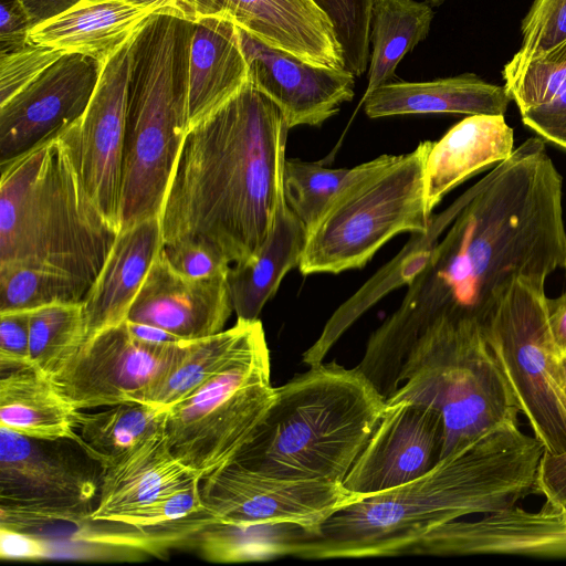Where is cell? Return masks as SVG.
<instances>
[{
  "label": "cell",
  "mask_w": 566,
  "mask_h": 566,
  "mask_svg": "<svg viewBox=\"0 0 566 566\" xmlns=\"http://www.w3.org/2000/svg\"><path fill=\"white\" fill-rule=\"evenodd\" d=\"M0 165V266L42 268L92 285L119 228L88 193L62 132Z\"/></svg>",
  "instance_id": "5b68a950"
},
{
  "label": "cell",
  "mask_w": 566,
  "mask_h": 566,
  "mask_svg": "<svg viewBox=\"0 0 566 566\" xmlns=\"http://www.w3.org/2000/svg\"><path fill=\"white\" fill-rule=\"evenodd\" d=\"M385 407L386 398L356 367L310 366L275 388L231 463L277 478L342 484Z\"/></svg>",
  "instance_id": "277c9868"
},
{
  "label": "cell",
  "mask_w": 566,
  "mask_h": 566,
  "mask_svg": "<svg viewBox=\"0 0 566 566\" xmlns=\"http://www.w3.org/2000/svg\"><path fill=\"white\" fill-rule=\"evenodd\" d=\"M522 43L512 57L543 55L566 41V0H534L521 23Z\"/></svg>",
  "instance_id": "d590c367"
},
{
  "label": "cell",
  "mask_w": 566,
  "mask_h": 566,
  "mask_svg": "<svg viewBox=\"0 0 566 566\" xmlns=\"http://www.w3.org/2000/svg\"><path fill=\"white\" fill-rule=\"evenodd\" d=\"M502 76L523 124L566 151V41L536 57L511 59Z\"/></svg>",
  "instance_id": "4316f807"
},
{
  "label": "cell",
  "mask_w": 566,
  "mask_h": 566,
  "mask_svg": "<svg viewBox=\"0 0 566 566\" xmlns=\"http://www.w3.org/2000/svg\"><path fill=\"white\" fill-rule=\"evenodd\" d=\"M94 522L138 530L143 520L171 494L200 478L158 433L101 468Z\"/></svg>",
  "instance_id": "ac0fdd59"
},
{
  "label": "cell",
  "mask_w": 566,
  "mask_h": 566,
  "mask_svg": "<svg viewBox=\"0 0 566 566\" xmlns=\"http://www.w3.org/2000/svg\"><path fill=\"white\" fill-rule=\"evenodd\" d=\"M103 64L65 53L0 105V164L57 135L86 111Z\"/></svg>",
  "instance_id": "9a60e30c"
},
{
  "label": "cell",
  "mask_w": 566,
  "mask_h": 566,
  "mask_svg": "<svg viewBox=\"0 0 566 566\" xmlns=\"http://www.w3.org/2000/svg\"><path fill=\"white\" fill-rule=\"evenodd\" d=\"M55 442L0 426V526L36 533L92 522L99 478Z\"/></svg>",
  "instance_id": "8fae6325"
},
{
  "label": "cell",
  "mask_w": 566,
  "mask_h": 566,
  "mask_svg": "<svg viewBox=\"0 0 566 566\" xmlns=\"http://www.w3.org/2000/svg\"><path fill=\"white\" fill-rule=\"evenodd\" d=\"M135 7L150 10L155 14H170L186 18L177 0H119ZM187 19V18H186Z\"/></svg>",
  "instance_id": "bcb514c9"
},
{
  "label": "cell",
  "mask_w": 566,
  "mask_h": 566,
  "mask_svg": "<svg viewBox=\"0 0 566 566\" xmlns=\"http://www.w3.org/2000/svg\"><path fill=\"white\" fill-rule=\"evenodd\" d=\"M91 284L75 276L27 265L0 266V312L33 311L84 301Z\"/></svg>",
  "instance_id": "836d02e7"
},
{
  "label": "cell",
  "mask_w": 566,
  "mask_h": 566,
  "mask_svg": "<svg viewBox=\"0 0 566 566\" xmlns=\"http://www.w3.org/2000/svg\"><path fill=\"white\" fill-rule=\"evenodd\" d=\"M294 526H240L212 521L199 530L190 545L198 555L211 563H243L289 556Z\"/></svg>",
  "instance_id": "1f68e13d"
},
{
  "label": "cell",
  "mask_w": 566,
  "mask_h": 566,
  "mask_svg": "<svg viewBox=\"0 0 566 566\" xmlns=\"http://www.w3.org/2000/svg\"><path fill=\"white\" fill-rule=\"evenodd\" d=\"M150 10L119 0H81L29 32L30 42L91 56L103 65L136 36Z\"/></svg>",
  "instance_id": "7402d4cb"
},
{
  "label": "cell",
  "mask_w": 566,
  "mask_h": 566,
  "mask_svg": "<svg viewBox=\"0 0 566 566\" xmlns=\"http://www.w3.org/2000/svg\"><path fill=\"white\" fill-rule=\"evenodd\" d=\"M85 338L83 301L53 303L31 311L30 361L48 377L70 360Z\"/></svg>",
  "instance_id": "d6a6232c"
},
{
  "label": "cell",
  "mask_w": 566,
  "mask_h": 566,
  "mask_svg": "<svg viewBox=\"0 0 566 566\" xmlns=\"http://www.w3.org/2000/svg\"><path fill=\"white\" fill-rule=\"evenodd\" d=\"M264 329L197 391L168 408L171 450L200 480L230 464L274 397Z\"/></svg>",
  "instance_id": "30bf717a"
},
{
  "label": "cell",
  "mask_w": 566,
  "mask_h": 566,
  "mask_svg": "<svg viewBox=\"0 0 566 566\" xmlns=\"http://www.w3.org/2000/svg\"><path fill=\"white\" fill-rule=\"evenodd\" d=\"M0 55L15 52L30 43V20L18 0H1Z\"/></svg>",
  "instance_id": "b9f144b4"
},
{
  "label": "cell",
  "mask_w": 566,
  "mask_h": 566,
  "mask_svg": "<svg viewBox=\"0 0 566 566\" xmlns=\"http://www.w3.org/2000/svg\"><path fill=\"white\" fill-rule=\"evenodd\" d=\"M533 436L545 452L566 451V389L545 284L515 280L481 325Z\"/></svg>",
  "instance_id": "9c48e42d"
},
{
  "label": "cell",
  "mask_w": 566,
  "mask_h": 566,
  "mask_svg": "<svg viewBox=\"0 0 566 566\" xmlns=\"http://www.w3.org/2000/svg\"><path fill=\"white\" fill-rule=\"evenodd\" d=\"M547 314L555 343L563 356H566V290L555 298L547 297Z\"/></svg>",
  "instance_id": "ee69618b"
},
{
  "label": "cell",
  "mask_w": 566,
  "mask_h": 566,
  "mask_svg": "<svg viewBox=\"0 0 566 566\" xmlns=\"http://www.w3.org/2000/svg\"><path fill=\"white\" fill-rule=\"evenodd\" d=\"M560 369H562V376H563V380H564V386H565V389H566V356L562 357Z\"/></svg>",
  "instance_id": "7dc6e473"
},
{
  "label": "cell",
  "mask_w": 566,
  "mask_h": 566,
  "mask_svg": "<svg viewBox=\"0 0 566 566\" xmlns=\"http://www.w3.org/2000/svg\"><path fill=\"white\" fill-rule=\"evenodd\" d=\"M512 102L504 86L476 74L424 82H389L361 103L369 118L412 114L505 115Z\"/></svg>",
  "instance_id": "603a6c76"
},
{
  "label": "cell",
  "mask_w": 566,
  "mask_h": 566,
  "mask_svg": "<svg viewBox=\"0 0 566 566\" xmlns=\"http://www.w3.org/2000/svg\"><path fill=\"white\" fill-rule=\"evenodd\" d=\"M427 1H428V2H432V3H440V2H442V1H444V0H427Z\"/></svg>",
  "instance_id": "c3c4849f"
},
{
  "label": "cell",
  "mask_w": 566,
  "mask_h": 566,
  "mask_svg": "<svg viewBox=\"0 0 566 566\" xmlns=\"http://www.w3.org/2000/svg\"><path fill=\"white\" fill-rule=\"evenodd\" d=\"M432 142L418 144L353 184L307 232L298 270L337 274L363 268L392 237L429 230L424 165Z\"/></svg>",
  "instance_id": "ba28073f"
},
{
  "label": "cell",
  "mask_w": 566,
  "mask_h": 566,
  "mask_svg": "<svg viewBox=\"0 0 566 566\" xmlns=\"http://www.w3.org/2000/svg\"><path fill=\"white\" fill-rule=\"evenodd\" d=\"M132 41L103 65L86 111L62 130L88 193L118 228Z\"/></svg>",
  "instance_id": "5bb4252c"
},
{
  "label": "cell",
  "mask_w": 566,
  "mask_h": 566,
  "mask_svg": "<svg viewBox=\"0 0 566 566\" xmlns=\"http://www.w3.org/2000/svg\"><path fill=\"white\" fill-rule=\"evenodd\" d=\"M63 54V51L30 42L15 52L0 55V105L35 80Z\"/></svg>",
  "instance_id": "8d00e7d4"
},
{
  "label": "cell",
  "mask_w": 566,
  "mask_h": 566,
  "mask_svg": "<svg viewBox=\"0 0 566 566\" xmlns=\"http://www.w3.org/2000/svg\"><path fill=\"white\" fill-rule=\"evenodd\" d=\"M398 155L384 154L352 168H326L321 163L286 158L283 197L307 232L329 206L356 181L394 161Z\"/></svg>",
  "instance_id": "4dcf8cb0"
},
{
  "label": "cell",
  "mask_w": 566,
  "mask_h": 566,
  "mask_svg": "<svg viewBox=\"0 0 566 566\" xmlns=\"http://www.w3.org/2000/svg\"><path fill=\"white\" fill-rule=\"evenodd\" d=\"M545 145L536 136L515 147L358 292L370 307L407 285L356 366L384 396L397 390L407 354L433 322L481 326L515 280L545 284L564 268L563 178Z\"/></svg>",
  "instance_id": "6da1fadb"
},
{
  "label": "cell",
  "mask_w": 566,
  "mask_h": 566,
  "mask_svg": "<svg viewBox=\"0 0 566 566\" xmlns=\"http://www.w3.org/2000/svg\"><path fill=\"white\" fill-rule=\"evenodd\" d=\"M386 400L423 403L440 413L441 459L495 428L518 423L521 413L481 326L471 321L433 322L407 354L398 388Z\"/></svg>",
  "instance_id": "52a82bcc"
},
{
  "label": "cell",
  "mask_w": 566,
  "mask_h": 566,
  "mask_svg": "<svg viewBox=\"0 0 566 566\" xmlns=\"http://www.w3.org/2000/svg\"><path fill=\"white\" fill-rule=\"evenodd\" d=\"M433 14L428 1H374L368 82L360 103L375 90L394 81L403 56L427 38Z\"/></svg>",
  "instance_id": "f1b7e54d"
},
{
  "label": "cell",
  "mask_w": 566,
  "mask_h": 566,
  "mask_svg": "<svg viewBox=\"0 0 566 566\" xmlns=\"http://www.w3.org/2000/svg\"><path fill=\"white\" fill-rule=\"evenodd\" d=\"M564 268H565V270H566V259H565V264H564Z\"/></svg>",
  "instance_id": "681fc988"
},
{
  "label": "cell",
  "mask_w": 566,
  "mask_h": 566,
  "mask_svg": "<svg viewBox=\"0 0 566 566\" xmlns=\"http://www.w3.org/2000/svg\"><path fill=\"white\" fill-rule=\"evenodd\" d=\"M534 494L544 496L545 505L566 516V451H544L537 469Z\"/></svg>",
  "instance_id": "ab89813d"
},
{
  "label": "cell",
  "mask_w": 566,
  "mask_h": 566,
  "mask_svg": "<svg viewBox=\"0 0 566 566\" xmlns=\"http://www.w3.org/2000/svg\"><path fill=\"white\" fill-rule=\"evenodd\" d=\"M33 27L71 9L81 0H18Z\"/></svg>",
  "instance_id": "7bdbcfd3"
},
{
  "label": "cell",
  "mask_w": 566,
  "mask_h": 566,
  "mask_svg": "<svg viewBox=\"0 0 566 566\" xmlns=\"http://www.w3.org/2000/svg\"><path fill=\"white\" fill-rule=\"evenodd\" d=\"M442 440L437 410L408 400H386L379 422L342 485L361 499L412 481L440 461Z\"/></svg>",
  "instance_id": "2e32d148"
},
{
  "label": "cell",
  "mask_w": 566,
  "mask_h": 566,
  "mask_svg": "<svg viewBox=\"0 0 566 566\" xmlns=\"http://www.w3.org/2000/svg\"><path fill=\"white\" fill-rule=\"evenodd\" d=\"M188 343H143L129 333L124 321L87 338L49 378L60 395L80 410L140 402L181 359Z\"/></svg>",
  "instance_id": "7c38bea8"
},
{
  "label": "cell",
  "mask_w": 566,
  "mask_h": 566,
  "mask_svg": "<svg viewBox=\"0 0 566 566\" xmlns=\"http://www.w3.org/2000/svg\"><path fill=\"white\" fill-rule=\"evenodd\" d=\"M168 409L128 401L86 413L82 412L80 449L102 468L147 439L166 432Z\"/></svg>",
  "instance_id": "f546056e"
},
{
  "label": "cell",
  "mask_w": 566,
  "mask_h": 566,
  "mask_svg": "<svg viewBox=\"0 0 566 566\" xmlns=\"http://www.w3.org/2000/svg\"><path fill=\"white\" fill-rule=\"evenodd\" d=\"M514 130L504 115H469L432 142L424 165L428 212L453 188L514 151Z\"/></svg>",
  "instance_id": "44dd1931"
},
{
  "label": "cell",
  "mask_w": 566,
  "mask_h": 566,
  "mask_svg": "<svg viewBox=\"0 0 566 566\" xmlns=\"http://www.w3.org/2000/svg\"><path fill=\"white\" fill-rule=\"evenodd\" d=\"M240 29L249 80L281 111L289 129L319 126L355 95V75L274 49Z\"/></svg>",
  "instance_id": "e0dca14e"
},
{
  "label": "cell",
  "mask_w": 566,
  "mask_h": 566,
  "mask_svg": "<svg viewBox=\"0 0 566 566\" xmlns=\"http://www.w3.org/2000/svg\"><path fill=\"white\" fill-rule=\"evenodd\" d=\"M126 325L129 333L138 340L151 345H168L179 343L178 336L172 333L145 323L132 322L126 319Z\"/></svg>",
  "instance_id": "f6af8a7d"
},
{
  "label": "cell",
  "mask_w": 566,
  "mask_h": 566,
  "mask_svg": "<svg viewBox=\"0 0 566 566\" xmlns=\"http://www.w3.org/2000/svg\"><path fill=\"white\" fill-rule=\"evenodd\" d=\"M287 132L250 80L189 126L159 213L163 244L199 241L231 264L252 256L284 200Z\"/></svg>",
  "instance_id": "7a4b0ae2"
},
{
  "label": "cell",
  "mask_w": 566,
  "mask_h": 566,
  "mask_svg": "<svg viewBox=\"0 0 566 566\" xmlns=\"http://www.w3.org/2000/svg\"><path fill=\"white\" fill-rule=\"evenodd\" d=\"M544 451L520 423L495 428L442 458L423 475L346 504L313 528H301L290 556H402L442 524L496 513L534 494Z\"/></svg>",
  "instance_id": "3957f363"
},
{
  "label": "cell",
  "mask_w": 566,
  "mask_h": 566,
  "mask_svg": "<svg viewBox=\"0 0 566 566\" xmlns=\"http://www.w3.org/2000/svg\"><path fill=\"white\" fill-rule=\"evenodd\" d=\"M0 426L22 436L81 447L82 410L70 403L51 379L32 365L1 369Z\"/></svg>",
  "instance_id": "484cf974"
},
{
  "label": "cell",
  "mask_w": 566,
  "mask_h": 566,
  "mask_svg": "<svg viewBox=\"0 0 566 566\" xmlns=\"http://www.w3.org/2000/svg\"><path fill=\"white\" fill-rule=\"evenodd\" d=\"M329 20L344 69L355 76L367 70L370 22L375 0H311Z\"/></svg>",
  "instance_id": "e575fe53"
},
{
  "label": "cell",
  "mask_w": 566,
  "mask_h": 566,
  "mask_svg": "<svg viewBox=\"0 0 566 566\" xmlns=\"http://www.w3.org/2000/svg\"><path fill=\"white\" fill-rule=\"evenodd\" d=\"M232 312L227 276H185L170 265L161 248L126 319L196 340L222 332Z\"/></svg>",
  "instance_id": "d6986e66"
},
{
  "label": "cell",
  "mask_w": 566,
  "mask_h": 566,
  "mask_svg": "<svg viewBox=\"0 0 566 566\" xmlns=\"http://www.w3.org/2000/svg\"><path fill=\"white\" fill-rule=\"evenodd\" d=\"M260 319L237 323L209 337L189 340L181 359L140 401L168 409L221 371L262 329Z\"/></svg>",
  "instance_id": "83f0119b"
},
{
  "label": "cell",
  "mask_w": 566,
  "mask_h": 566,
  "mask_svg": "<svg viewBox=\"0 0 566 566\" xmlns=\"http://www.w3.org/2000/svg\"><path fill=\"white\" fill-rule=\"evenodd\" d=\"M53 556L52 544L35 533L0 526V557L3 560H38Z\"/></svg>",
  "instance_id": "60d3db41"
},
{
  "label": "cell",
  "mask_w": 566,
  "mask_h": 566,
  "mask_svg": "<svg viewBox=\"0 0 566 566\" xmlns=\"http://www.w3.org/2000/svg\"><path fill=\"white\" fill-rule=\"evenodd\" d=\"M159 217L122 229L84 298L86 338L126 321L148 271L163 248Z\"/></svg>",
  "instance_id": "ffe728a7"
},
{
  "label": "cell",
  "mask_w": 566,
  "mask_h": 566,
  "mask_svg": "<svg viewBox=\"0 0 566 566\" xmlns=\"http://www.w3.org/2000/svg\"><path fill=\"white\" fill-rule=\"evenodd\" d=\"M307 230L283 200L261 248L248 260L231 264L228 290L238 319L255 321L283 277L298 266Z\"/></svg>",
  "instance_id": "d4e9b609"
},
{
  "label": "cell",
  "mask_w": 566,
  "mask_h": 566,
  "mask_svg": "<svg viewBox=\"0 0 566 566\" xmlns=\"http://www.w3.org/2000/svg\"><path fill=\"white\" fill-rule=\"evenodd\" d=\"M31 311L0 312V370L31 365Z\"/></svg>",
  "instance_id": "f35d334b"
},
{
  "label": "cell",
  "mask_w": 566,
  "mask_h": 566,
  "mask_svg": "<svg viewBox=\"0 0 566 566\" xmlns=\"http://www.w3.org/2000/svg\"><path fill=\"white\" fill-rule=\"evenodd\" d=\"M248 80L239 27L223 18L195 21L189 54L188 128L231 98Z\"/></svg>",
  "instance_id": "cb8c5ba5"
},
{
  "label": "cell",
  "mask_w": 566,
  "mask_h": 566,
  "mask_svg": "<svg viewBox=\"0 0 566 566\" xmlns=\"http://www.w3.org/2000/svg\"><path fill=\"white\" fill-rule=\"evenodd\" d=\"M170 265L180 274L197 279L227 276L231 263L214 248L192 240L163 245Z\"/></svg>",
  "instance_id": "74e56055"
},
{
  "label": "cell",
  "mask_w": 566,
  "mask_h": 566,
  "mask_svg": "<svg viewBox=\"0 0 566 566\" xmlns=\"http://www.w3.org/2000/svg\"><path fill=\"white\" fill-rule=\"evenodd\" d=\"M193 21L153 14L130 45L119 231L159 217L188 130Z\"/></svg>",
  "instance_id": "8992f818"
},
{
  "label": "cell",
  "mask_w": 566,
  "mask_h": 566,
  "mask_svg": "<svg viewBox=\"0 0 566 566\" xmlns=\"http://www.w3.org/2000/svg\"><path fill=\"white\" fill-rule=\"evenodd\" d=\"M200 496L206 510L223 523L304 530L358 500L335 482L277 478L238 463L202 479Z\"/></svg>",
  "instance_id": "4fadbf2b"
}]
</instances>
